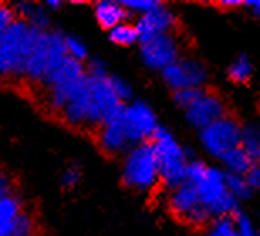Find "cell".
Here are the masks:
<instances>
[{"instance_id": "6da1fadb", "label": "cell", "mask_w": 260, "mask_h": 236, "mask_svg": "<svg viewBox=\"0 0 260 236\" xmlns=\"http://www.w3.org/2000/svg\"><path fill=\"white\" fill-rule=\"evenodd\" d=\"M186 181L196 187L201 203L210 209L213 218L233 216L238 211V201L228 191L225 171L194 159L188 164Z\"/></svg>"}, {"instance_id": "7a4b0ae2", "label": "cell", "mask_w": 260, "mask_h": 236, "mask_svg": "<svg viewBox=\"0 0 260 236\" xmlns=\"http://www.w3.org/2000/svg\"><path fill=\"white\" fill-rule=\"evenodd\" d=\"M122 181L137 192H150L157 187L160 182V169L152 142L134 145L127 152L122 165Z\"/></svg>"}, {"instance_id": "3957f363", "label": "cell", "mask_w": 260, "mask_h": 236, "mask_svg": "<svg viewBox=\"0 0 260 236\" xmlns=\"http://www.w3.org/2000/svg\"><path fill=\"white\" fill-rule=\"evenodd\" d=\"M152 144L157 152L159 159V169H160V182L164 187L176 189L186 181V171H188V152L183 149L173 133L166 127H160L155 130Z\"/></svg>"}, {"instance_id": "277c9868", "label": "cell", "mask_w": 260, "mask_h": 236, "mask_svg": "<svg viewBox=\"0 0 260 236\" xmlns=\"http://www.w3.org/2000/svg\"><path fill=\"white\" fill-rule=\"evenodd\" d=\"M169 209L174 213V216L193 226H205L213 219L210 209L201 203L198 196L196 187L188 181L171 191Z\"/></svg>"}, {"instance_id": "5b68a950", "label": "cell", "mask_w": 260, "mask_h": 236, "mask_svg": "<svg viewBox=\"0 0 260 236\" xmlns=\"http://www.w3.org/2000/svg\"><path fill=\"white\" fill-rule=\"evenodd\" d=\"M201 144L205 150L213 157L220 159L228 150L240 145L242 140V125L235 118L226 115L218 122L208 125L200 132Z\"/></svg>"}, {"instance_id": "8992f818", "label": "cell", "mask_w": 260, "mask_h": 236, "mask_svg": "<svg viewBox=\"0 0 260 236\" xmlns=\"http://www.w3.org/2000/svg\"><path fill=\"white\" fill-rule=\"evenodd\" d=\"M123 125H125L127 137L132 147L145 144V142H152L155 130L159 128L154 110L145 102H140V99L125 105Z\"/></svg>"}, {"instance_id": "52a82bcc", "label": "cell", "mask_w": 260, "mask_h": 236, "mask_svg": "<svg viewBox=\"0 0 260 236\" xmlns=\"http://www.w3.org/2000/svg\"><path fill=\"white\" fill-rule=\"evenodd\" d=\"M162 73V80L171 90H201L208 80V71L203 62H200L194 57H179L178 61L166 68Z\"/></svg>"}, {"instance_id": "ba28073f", "label": "cell", "mask_w": 260, "mask_h": 236, "mask_svg": "<svg viewBox=\"0 0 260 236\" xmlns=\"http://www.w3.org/2000/svg\"><path fill=\"white\" fill-rule=\"evenodd\" d=\"M30 30V24L25 19H15L5 30L0 43V80H14L19 64L20 51Z\"/></svg>"}, {"instance_id": "9c48e42d", "label": "cell", "mask_w": 260, "mask_h": 236, "mask_svg": "<svg viewBox=\"0 0 260 236\" xmlns=\"http://www.w3.org/2000/svg\"><path fill=\"white\" fill-rule=\"evenodd\" d=\"M140 56L144 64L150 70L164 71L179 59V43L173 32L160 34L157 38L140 44Z\"/></svg>"}, {"instance_id": "30bf717a", "label": "cell", "mask_w": 260, "mask_h": 236, "mask_svg": "<svg viewBox=\"0 0 260 236\" xmlns=\"http://www.w3.org/2000/svg\"><path fill=\"white\" fill-rule=\"evenodd\" d=\"M223 117H226V105L213 91H203L201 96L186 110V120L200 132Z\"/></svg>"}, {"instance_id": "8fae6325", "label": "cell", "mask_w": 260, "mask_h": 236, "mask_svg": "<svg viewBox=\"0 0 260 236\" xmlns=\"http://www.w3.org/2000/svg\"><path fill=\"white\" fill-rule=\"evenodd\" d=\"M176 24H178V17H176L173 10L169 7H164V5H159L157 9L140 15L137 19L135 29H137L139 34V43L144 44L160 34L171 32Z\"/></svg>"}, {"instance_id": "7c38bea8", "label": "cell", "mask_w": 260, "mask_h": 236, "mask_svg": "<svg viewBox=\"0 0 260 236\" xmlns=\"http://www.w3.org/2000/svg\"><path fill=\"white\" fill-rule=\"evenodd\" d=\"M96 140L100 149L108 155H118L132 149V144L127 137L125 125H123V113L103 123L96 132Z\"/></svg>"}, {"instance_id": "4fadbf2b", "label": "cell", "mask_w": 260, "mask_h": 236, "mask_svg": "<svg viewBox=\"0 0 260 236\" xmlns=\"http://www.w3.org/2000/svg\"><path fill=\"white\" fill-rule=\"evenodd\" d=\"M61 118L73 128L88 130V120H90V88H88V78L81 90L78 91L70 103L61 112Z\"/></svg>"}, {"instance_id": "5bb4252c", "label": "cell", "mask_w": 260, "mask_h": 236, "mask_svg": "<svg viewBox=\"0 0 260 236\" xmlns=\"http://www.w3.org/2000/svg\"><path fill=\"white\" fill-rule=\"evenodd\" d=\"M49 62V30H43L34 46V51L30 54L27 73H25V83L32 86H39L46 75Z\"/></svg>"}, {"instance_id": "9a60e30c", "label": "cell", "mask_w": 260, "mask_h": 236, "mask_svg": "<svg viewBox=\"0 0 260 236\" xmlns=\"http://www.w3.org/2000/svg\"><path fill=\"white\" fill-rule=\"evenodd\" d=\"M86 78H81L80 81H71V83H61V85H56L49 90L44 91V103L48 107L49 112L61 115V112L64 110V107L71 102L73 96L81 90V86L85 85Z\"/></svg>"}, {"instance_id": "2e32d148", "label": "cell", "mask_w": 260, "mask_h": 236, "mask_svg": "<svg viewBox=\"0 0 260 236\" xmlns=\"http://www.w3.org/2000/svg\"><path fill=\"white\" fill-rule=\"evenodd\" d=\"M68 57L70 56H68L66 51V36L61 30H49V62H48L46 75L39 85L41 88L54 76V73L63 66V62Z\"/></svg>"}, {"instance_id": "e0dca14e", "label": "cell", "mask_w": 260, "mask_h": 236, "mask_svg": "<svg viewBox=\"0 0 260 236\" xmlns=\"http://www.w3.org/2000/svg\"><path fill=\"white\" fill-rule=\"evenodd\" d=\"M127 15H128V10L123 7L120 2L100 0V2L95 4V17L103 29L112 30L113 27H117V25L123 24Z\"/></svg>"}, {"instance_id": "ac0fdd59", "label": "cell", "mask_w": 260, "mask_h": 236, "mask_svg": "<svg viewBox=\"0 0 260 236\" xmlns=\"http://www.w3.org/2000/svg\"><path fill=\"white\" fill-rule=\"evenodd\" d=\"M22 213V199L17 194H9L0 199V236H10L14 233V223Z\"/></svg>"}, {"instance_id": "d6986e66", "label": "cell", "mask_w": 260, "mask_h": 236, "mask_svg": "<svg viewBox=\"0 0 260 236\" xmlns=\"http://www.w3.org/2000/svg\"><path fill=\"white\" fill-rule=\"evenodd\" d=\"M220 160L223 167L226 169V174L245 176L252 167V160L248 159V155L245 154V150H243L240 145L228 150L225 155L220 157Z\"/></svg>"}, {"instance_id": "ffe728a7", "label": "cell", "mask_w": 260, "mask_h": 236, "mask_svg": "<svg viewBox=\"0 0 260 236\" xmlns=\"http://www.w3.org/2000/svg\"><path fill=\"white\" fill-rule=\"evenodd\" d=\"M240 147L245 150L252 164L260 162V125L257 123H245L242 125V140Z\"/></svg>"}, {"instance_id": "44dd1931", "label": "cell", "mask_w": 260, "mask_h": 236, "mask_svg": "<svg viewBox=\"0 0 260 236\" xmlns=\"http://www.w3.org/2000/svg\"><path fill=\"white\" fill-rule=\"evenodd\" d=\"M108 38L113 44H118V46H132L139 41V34H137V29L135 25L132 24H127L123 22L117 27H113L112 30H108Z\"/></svg>"}, {"instance_id": "7402d4cb", "label": "cell", "mask_w": 260, "mask_h": 236, "mask_svg": "<svg viewBox=\"0 0 260 236\" xmlns=\"http://www.w3.org/2000/svg\"><path fill=\"white\" fill-rule=\"evenodd\" d=\"M226 186L228 191L237 201H245V199L252 197L253 189L247 182L245 176H238V174H226Z\"/></svg>"}, {"instance_id": "603a6c76", "label": "cell", "mask_w": 260, "mask_h": 236, "mask_svg": "<svg viewBox=\"0 0 260 236\" xmlns=\"http://www.w3.org/2000/svg\"><path fill=\"white\" fill-rule=\"evenodd\" d=\"M252 76V62L247 56H238L228 68V78L235 83H247Z\"/></svg>"}, {"instance_id": "cb8c5ba5", "label": "cell", "mask_w": 260, "mask_h": 236, "mask_svg": "<svg viewBox=\"0 0 260 236\" xmlns=\"http://www.w3.org/2000/svg\"><path fill=\"white\" fill-rule=\"evenodd\" d=\"M201 236H237L233 216L215 218L211 223V226L208 229H205Z\"/></svg>"}, {"instance_id": "d4e9b609", "label": "cell", "mask_w": 260, "mask_h": 236, "mask_svg": "<svg viewBox=\"0 0 260 236\" xmlns=\"http://www.w3.org/2000/svg\"><path fill=\"white\" fill-rule=\"evenodd\" d=\"M233 221H235L237 236H258V231L253 226V221L248 214L237 211L233 214Z\"/></svg>"}, {"instance_id": "484cf974", "label": "cell", "mask_w": 260, "mask_h": 236, "mask_svg": "<svg viewBox=\"0 0 260 236\" xmlns=\"http://www.w3.org/2000/svg\"><path fill=\"white\" fill-rule=\"evenodd\" d=\"M66 51H68V56L75 61L83 62L88 57V49L85 43H83L81 39L75 38V36H66Z\"/></svg>"}, {"instance_id": "4316f807", "label": "cell", "mask_w": 260, "mask_h": 236, "mask_svg": "<svg viewBox=\"0 0 260 236\" xmlns=\"http://www.w3.org/2000/svg\"><path fill=\"white\" fill-rule=\"evenodd\" d=\"M110 83H112V88H113V93L117 94V98L120 99L122 103L130 102L134 96V90L130 86V83L127 80H123L120 76H110ZM127 105V103H125Z\"/></svg>"}, {"instance_id": "83f0119b", "label": "cell", "mask_w": 260, "mask_h": 236, "mask_svg": "<svg viewBox=\"0 0 260 236\" xmlns=\"http://www.w3.org/2000/svg\"><path fill=\"white\" fill-rule=\"evenodd\" d=\"M123 7H125L128 12H137L140 15L150 12V10L157 9L159 5H162L157 0H123L120 2Z\"/></svg>"}, {"instance_id": "f1b7e54d", "label": "cell", "mask_w": 260, "mask_h": 236, "mask_svg": "<svg viewBox=\"0 0 260 236\" xmlns=\"http://www.w3.org/2000/svg\"><path fill=\"white\" fill-rule=\"evenodd\" d=\"M205 90H193V88H188V90H179L174 91V102L178 107H181L186 112L191 105H193L198 98L201 96V93Z\"/></svg>"}, {"instance_id": "f546056e", "label": "cell", "mask_w": 260, "mask_h": 236, "mask_svg": "<svg viewBox=\"0 0 260 236\" xmlns=\"http://www.w3.org/2000/svg\"><path fill=\"white\" fill-rule=\"evenodd\" d=\"M34 231V219L27 213H20L14 223V233L12 234H22V236H32Z\"/></svg>"}, {"instance_id": "4dcf8cb0", "label": "cell", "mask_w": 260, "mask_h": 236, "mask_svg": "<svg viewBox=\"0 0 260 236\" xmlns=\"http://www.w3.org/2000/svg\"><path fill=\"white\" fill-rule=\"evenodd\" d=\"M27 22L34 27H38L41 30H48V25H49V12H48V7H43V5H36L32 15L29 17Z\"/></svg>"}, {"instance_id": "1f68e13d", "label": "cell", "mask_w": 260, "mask_h": 236, "mask_svg": "<svg viewBox=\"0 0 260 236\" xmlns=\"http://www.w3.org/2000/svg\"><path fill=\"white\" fill-rule=\"evenodd\" d=\"M81 181V169L76 165H71L63 172V177H61V184L66 189H71L75 187L78 182Z\"/></svg>"}, {"instance_id": "d6a6232c", "label": "cell", "mask_w": 260, "mask_h": 236, "mask_svg": "<svg viewBox=\"0 0 260 236\" xmlns=\"http://www.w3.org/2000/svg\"><path fill=\"white\" fill-rule=\"evenodd\" d=\"M86 75L90 78H108V76H110V75H108L107 64L102 59H98V57H95V59H91L90 62H88Z\"/></svg>"}, {"instance_id": "836d02e7", "label": "cell", "mask_w": 260, "mask_h": 236, "mask_svg": "<svg viewBox=\"0 0 260 236\" xmlns=\"http://www.w3.org/2000/svg\"><path fill=\"white\" fill-rule=\"evenodd\" d=\"M245 179L253 191H255V189H260V162L258 164H252L250 171L245 174Z\"/></svg>"}, {"instance_id": "e575fe53", "label": "cell", "mask_w": 260, "mask_h": 236, "mask_svg": "<svg viewBox=\"0 0 260 236\" xmlns=\"http://www.w3.org/2000/svg\"><path fill=\"white\" fill-rule=\"evenodd\" d=\"M9 194H12V182L7 176L0 172V199L9 196Z\"/></svg>"}, {"instance_id": "d590c367", "label": "cell", "mask_w": 260, "mask_h": 236, "mask_svg": "<svg viewBox=\"0 0 260 236\" xmlns=\"http://www.w3.org/2000/svg\"><path fill=\"white\" fill-rule=\"evenodd\" d=\"M245 7H248L252 10V14L255 15V17L260 19V0H247L245 2Z\"/></svg>"}, {"instance_id": "8d00e7d4", "label": "cell", "mask_w": 260, "mask_h": 236, "mask_svg": "<svg viewBox=\"0 0 260 236\" xmlns=\"http://www.w3.org/2000/svg\"><path fill=\"white\" fill-rule=\"evenodd\" d=\"M220 5H223V7H238V5H243V2H240V0H221Z\"/></svg>"}, {"instance_id": "74e56055", "label": "cell", "mask_w": 260, "mask_h": 236, "mask_svg": "<svg viewBox=\"0 0 260 236\" xmlns=\"http://www.w3.org/2000/svg\"><path fill=\"white\" fill-rule=\"evenodd\" d=\"M46 7L51 10H58L61 7V2L59 0H48V2H46Z\"/></svg>"}, {"instance_id": "f35d334b", "label": "cell", "mask_w": 260, "mask_h": 236, "mask_svg": "<svg viewBox=\"0 0 260 236\" xmlns=\"http://www.w3.org/2000/svg\"><path fill=\"white\" fill-rule=\"evenodd\" d=\"M258 234H260V214H258Z\"/></svg>"}, {"instance_id": "ab89813d", "label": "cell", "mask_w": 260, "mask_h": 236, "mask_svg": "<svg viewBox=\"0 0 260 236\" xmlns=\"http://www.w3.org/2000/svg\"><path fill=\"white\" fill-rule=\"evenodd\" d=\"M10 236H22V234H10Z\"/></svg>"}, {"instance_id": "60d3db41", "label": "cell", "mask_w": 260, "mask_h": 236, "mask_svg": "<svg viewBox=\"0 0 260 236\" xmlns=\"http://www.w3.org/2000/svg\"><path fill=\"white\" fill-rule=\"evenodd\" d=\"M258 236H260V234H258Z\"/></svg>"}]
</instances>
